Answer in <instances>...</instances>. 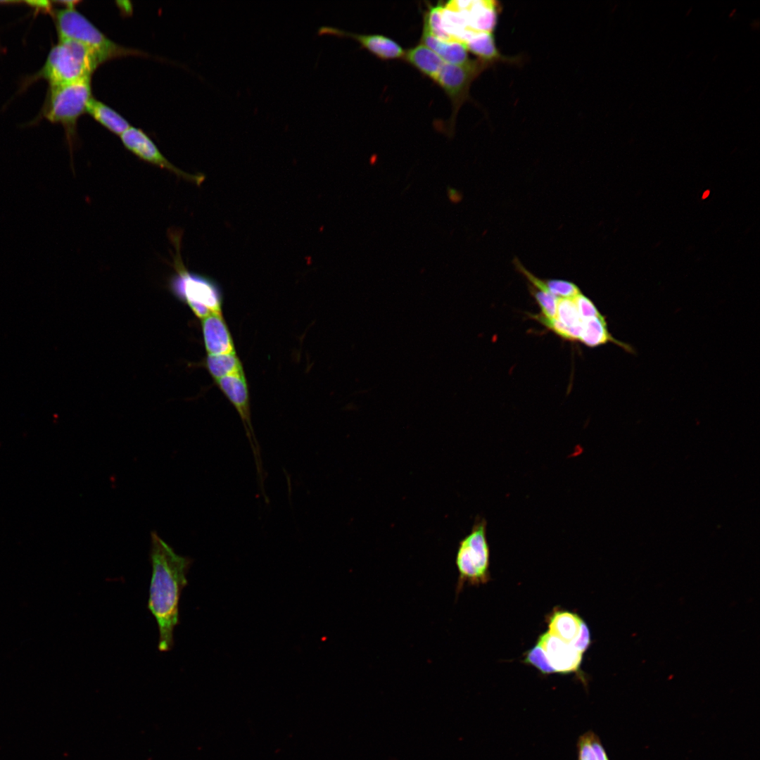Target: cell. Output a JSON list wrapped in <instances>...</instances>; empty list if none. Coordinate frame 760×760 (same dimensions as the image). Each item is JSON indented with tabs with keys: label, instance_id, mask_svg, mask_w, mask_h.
Returning <instances> with one entry per match:
<instances>
[{
	"label": "cell",
	"instance_id": "6da1fadb",
	"mask_svg": "<svg viewBox=\"0 0 760 760\" xmlns=\"http://www.w3.org/2000/svg\"><path fill=\"white\" fill-rule=\"evenodd\" d=\"M151 538L152 574L148 609L157 623L158 650L165 652L175 644L174 631L179 623V600L188 583L186 575L192 559L177 554L156 532L151 533Z\"/></svg>",
	"mask_w": 760,
	"mask_h": 760
},
{
	"label": "cell",
	"instance_id": "7a4b0ae2",
	"mask_svg": "<svg viewBox=\"0 0 760 760\" xmlns=\"http://www.w3.org/2000/svg\"><path fill=\"white\" fill-rule=\"evenodd\" d=\"M182 237L179 229L169 231L170 240L175 249L174 273L168 282L170 291L201 319L212 313H221L222 294L218 285L210 277L186 268L181 255Z\"/></svg>",
	"mask_w": 760,
	"mask_h": 760
},
{
	"label": "cell",
	"instance_id": "3957f363",
	"mask_svg": "<svg viewBox=\"0 0 760 760\" xmlns=\"http://www.w3.org/2000/svg\"><path fill=\"white\" fill-rule=\"evenodd\" d=\"M101 64L98 56L82 43L59 39L50 50L39 76L53 87L91 77Z\"/></svg>",
	"mask_w": 760,
	"mask_h": 760
},
{
	"label": "cell",
	"instance_id": "277c9868",
	"mask_svg": "<svg viewBox=\"0 0 760 760\" xmlns=\"http://www.w3.org/2000/svg\"><path fill=\"white\" fill-rule=\"evenodd\" d=\"M54 18L59 39L82 43L92 50L102 63L119 57L142 54L110 39L75 8L58 9Z\"/></svg>",
	"mask_w": 760,
	"mask_h": 760
},
{
	"label": "cell",
	"instance_id": "5b68a950",
	"mask_svg": "<svg viewBox=\"0 0 760 760\" xmlns=\"http://www.w3.org/2000/svg\"><path fill=\"white\" fill-rule=\"evenodd\" d=\"M455 564L458 572L456 596L466 584L479 585L489 581L490 547L485 518L477 516L469 533L459 542Z\"/></svg>",
	"mask_w": 760,
	"mask_h": 760
},
{
	"label": "cell",
	"instance_id": "8992f818",
	"mask_svg": "<svg viewBox=\"0 0 760 760\" xmlns=\"http://www.w3.org/2000/svg\"><path fill=\"white\" fill-rule=\"evenodd\" d=\"M92 97L91 77L50 87L44 116L51 122L63 125L70 139Z\"/></svg>",
	"mask_w": 760,
	"mask_h": 760
},
{
	"label": "cell",
	"instance_id": "52a82bcc",
	"mask_svg": "<svg viewBox=\"0 0 760 760\" xmlns=\"http://www.w3.org/2000/svg\"><path fill=\"white\" fill-rule=\"evenodd\" d=\"M491 65L479 58L473 59L465 65L444 63L435 82L450 99L453 114L457 113L462 103L469 99V88L473 81Z\"/></svg>",
	"mask_w": 760,
	"mask_h": 760
},
{
	"label": "cell",
	"instance_id": "ba28073f",
	"mask_svg": "<svg viewBox=\"0 0 760 760\" xmlns=\"http://www.w3.org/2000/svg\"><path fill=\"white\" fill-rule=\"evenodd\" d=\"M120 138L123 146L143 161L165 170L179 178L198 186L205 179V177L203 174L187 173L174 165L141 129L131 126L120 136Z\"/></svg>",
	"mask_w": 760,
	"mask_h": 760
},
{
	"label": "cell",
	"instance_id": "9c48e42d",
	"mask_svg": "<svg viewBox=\"0 0 760 760\" xmlns=\"http://www.w3.org/2000/svg\"><path fill=\"white\" fill-rule=\"evenodd\" d=\"M221 391L224 393L240 415L251 446L252 448L257 471L260 483H262L263 473L260 458V447L255 438L251 422L249 410L248 390L243 373L222 377L215 381Z\"/></svg>",
	"mask_w": 760,
	"mask_h": 760
},
{
	"label": "cell",
	"instance_id": "30bf717a",
	"mask_svg": "<svg viewBox=\"0 0 760 760\" xmlns=\"http://www.w3.org/2000/svg\"><path fill=\"white\" fill-rule=\"evenodd\" d=\"M537 644L543 650L555 673H570L578 671L583 654L570 644L548 632L539 637Z\"/></svg>",
	"mask_w": 760,
	"mask_h": 760
},
{
	"label": "cell",
	"instance_id": "8fae6325",
	"mask_svg": "<svg viewBox=\"0 0 760 760\" xmlns=\"http://www.w3.org/2000/svg\"><path fill=\"white\" fill-rule=\"evenodd\" d=\"M319 34H328L355 39L360 45L376 57L384 59L403 58L405 51L393 39L381 34H359L330 27L319 29Z\"/></svg>",
	"mask_w": 760,
	"mask_h": 760
},
{
	"label": "cell",
	"instance_id": "7c38bea8",
	"mask_svg": "<svg viewBox=\"0 0 760 760\" xmlns=\"http://www.w3.org/2000/svg\"><path fill=\"white\" fill-rule=\"evenodd\" d=\"M202 331L208 355L236 352L222 312L212 313L202 319Z\"/></svg>",
	"mask_w": 760,
	"mask_h": 760
},
{
	"label": "cell",
	"instance_id": "4fadbf2b",
	"mask_svg": "<svg viewBox=\"0 0 760 760\" xmlns=\"http://www.w3.org/2000/svg\"><path fill=\"white\" fill-rule=\"evenodd\" d=\"M581 332L579 341L589 347H597L608 343H614L626 353L635 354L634 348L626 343L615 338L609 331L606 317L600 316L581 320Z\"/></svg>",
	"mask_w": 760,
	"mask_h": 760
},
{
	"label": "cell",
	"instance_id": "5bb4252c",
	"mask_svg": "<svg viewBox=\"0 0 760 760\" xmlns=\"http://www.w3.org/2000/svg\"><path fill=\"white\" fill-rule=\"evenodd\" d=\"M421 43L433 51L445 63L465 65L473 60L470 58L469 51L463 43L441 40L433 36L424 27Z\"/></svg>",
	"mask_w": 760,
	"mask_h": 760
},
{
	"label": "cell",
	"instance_id": "9a60e30c",
	"mask_svg": "<svg viewBox=\"0 0 760 760\" xmlns=\"http://www.w3.org/2000/svg\"><path fill=\"white\" fill-rule=\"evenodd\" d=\"M464 44L479 59L495 64L497 62L517 63V58L506 57L498 49L493 32H479L470 37Z\"/></svg>",
	"mask_w": 760,
	"mask_h": 760
},
{
	"label": "cell",
	"instance_id": "2e32d148",
	"mask_svg": "<svg viewBox=\"0 0 760 760\" xmlns=\"http://www.w3.org/2000/svg\"><path fill=\"white\" fill-rule=\"evenodd\" d=\"M403 58L433 81L444 64L439 56L422 43L405 51Z\"/></svg>",
	"mask_w": 760,
	"mask_h": 760
},
{
	"label": "cell",
	"instance_id": "e0dca14e",
	"mask_svg": "<svg viewBox=\"0 0 760 760\" xmlns=\"http://www.w3.org/2000/svg\"><path fill=\"white\" fill-rule=\"evenodd\" d=\"M86 113L108 130L119 137L131 127L129 122L120 113L94 97L90 99Z\"/></svg>",
	"mask_w": 760,
	"mask_h": 760
},
{
	"label": "cell",
	"instance_id": "ac0fdd59",
	"mask_svg": "<svg viewBox=\"0 0 760 760\" xmlns=\"http://www.w3.org/2000/svg\"><path fill=\"white\" fill-rule=\"evenodd\" d=\"M582 622L576 614L556 611L549 619L548 633L569 644L578 636Z\"/></svg>",
	"mask_w": 760,
	"mask_h": 760
},
{
	"label": "cell",
	"instance_id": "d6986e66",
	"mask_svg": "<svg viewBox=\"0 0 760 760\" xmlns=\"http://www.w3.org/2000/svg\"><path fill=\"white\" fill-rule=\"evenodd\" d=\"M205 365L216 381L222 377L243 373L241 361L235 353L208 355Z\"/></svg>",
	"mask_w": 760,
	"mask_h": 760
},
{
	"label": "cell",
	"instance_id": "ffe728a7",
	"mask_svg": "<svg viewBox=\"0 0 760 760\" xmlns=\"http://www.w3.org/2000/svg\"><path fill=\"white\" fill-rule=\"evenodd\" d=\"M576 749L577 760H609L600 737L593 730L579 736Z\"/></svg>",
	"mask_w": 760,
	"mask_h": 760
},
{
	"label": "cell",
	"instance_id": "44dd1931",
	"mask_svg": "<svg viewBox=\"0 0 760 760\" xmlns=\"http://www.w3.org/2000/svg\"><path fill=\"white\" fill-rule=\"evenodd\" d=\"M556 319L570 329L581 327V319L574 298H558Z\"/></svg>",
	"mask_w": 760,
	"mask_h": 760
},
{
	"label": "cell",
	"instance_id": "7402d4cb",
	"mask_svg": "<svg viewBox=\"0 0 760 760\" xmlns=\"http://www.w3.org/2000/svg\"><path fill=\"white\" fill-rule=\"evenodd\" d=\"M528 315L564 339L568 341L579 340L582 327L570 329L564 326L556 318H548L540 313L536 315L528 314Z\"/></svg>",
	"mask_w": 760,
	"mask_h": 760
},
{
	"label": "cell",
	"instance_id": "603a6c76",
	"mask_svg": "<svg viewBox=\"0 0 760 760\" xmlns=\"http://www.w3.org/2000/svg\"><path fill=\"white\" fill-rule=\"evenodd\" d=\"M529 291L540 306L541 315L548 318H556L558 298L550 291L538 289L529 286Z\"/></svg>",
	"mask_w": 760,
	"mask_h": 760
},
{
	"label": "cell",
	"instance_id": "cb8c5ba5",
	"mask_svg": "<svg viewBox=\"0 0 760 760\" xmlns=\"http://www.w3.org/2000/svg\"><path fill=\"white\" fill-rule=\"evenodd\" d=\"M545 282L548 291L558 298H574L581 293L579 288L569 281L549 279Z\"/></svg>",
	"mask_w": 760,
	"mask_h": 760
},
{
	"label": "cell",
	"instance_id": "d4e9b609",
	"mask_svg": "<svg viewBox=\"0 0 760 760\" xmlns=\"http://www.w3.org/2000/svg\"><path fill=\"white\" fill-rule=\"evenodd\" d=\"M524 662L535 666L543 674L555 673L554 669L549 664L545 653L538 644L528 651Z\"/></svg>",
	"mask_w": 760,
	"mask_h": 760
},
{
	"label": "cell",
	"instance_id": "484cf974",
	"mask_svg": "<svg viewBox=\"0 0 760 760\" xmlns=\"http://www.w3.org/2000/svg\"><path fill=\"white\" fill-rule=\"evenodd\" d=\"M574 300L581 320L598 317L602 315L593 301L581 293L574 298Z\"/></svg>",
	"mask_w": 760,
	"mask_h": 760
},
{
	"label": "cell",
	"instance_id": "4316f807",
	"mask_svg": "<svg viewBox=\"0 0 760 760\" xmlns=\"http://www.w3.org/2000/svg\"><path fill=\"white\" fill-rule=\"evenodd\" d=\"M578 652L583 654L590 644V635L588 627L583 621L578 636L569 643Z\"/></svg>",
	"mask_w": 760,
	"mask_h": 760
},
{
	"label": "cell",
	"instance_id": "83f0119b",
	"mask_svg": "<svg viewBox=\"0 0 760 760\" xmlns=\"http://www.w3.org/2000/svg\"><path fill=\"white\" fill-rule=\"evenodd\" d=\"M447 195L449 201L452 203H458L462 199V193L449 186H447Z\"/></svg>",
	"mask_w": 760,
	"mask_h": 760
},
{
	"label": "cell",
	"instance_id": "f1b7e54d",
	"mask_svg": "<svg viewBox=\"0 0 760 760\" xmlns=\"http://www.w3.org/2000/svg\"><path fill=\"white\" fill-rule=\"evenodd\" d=\"M29 3L31 4V6L37 7L39 9L44 8L45 9V11H49L51 6L49 1H30Z\"/></svg>",
	"mask_w": 760,
	"mask_h": 760
}]
</instances>
